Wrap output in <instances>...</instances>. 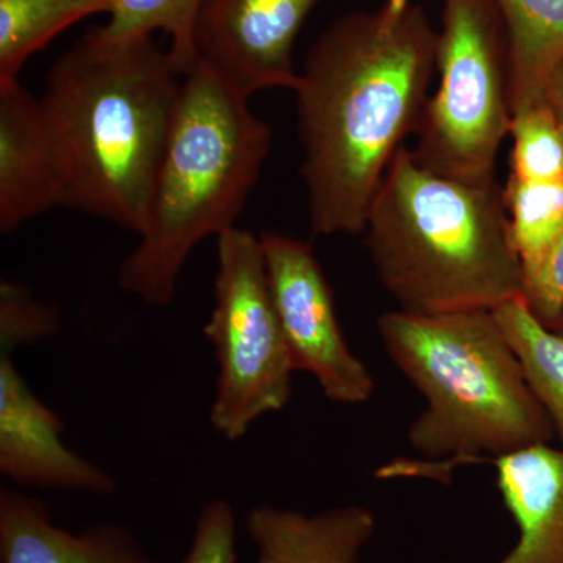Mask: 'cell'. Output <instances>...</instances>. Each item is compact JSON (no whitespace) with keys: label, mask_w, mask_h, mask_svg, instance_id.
Segmentation results:
<instances>
[{"label":"cell","mask_w":563,"mask_h":563,"mask_svg":"<svg viewBox=\"0 0 563 563\" xmlns=\"http://www.w3.org/2000/svg\"><path fill=\"white\" fill-rule=\"evenodd\" d=\"M184 74L154 36L81 35L52 65L41 102L65 169L62 207L144 231Z\"/></svg>","instance_id":"cell-2"},{"label":"cell","mask_w":563,"mask_h":563,"mask_svg":"<svg viewBox=\"0 0 563 563\" xmlns=\"http://www.w3.org/2000/svg\"><path fill=\"white\" fill-rule=\"evenodd\" d=\"M377 331L426 401L407 433L420 461L390 463L379 477L446 481L462 466L553 443V422L493 310H393L380 314Z\"/></svg>","instance_id":"cell-3"},{"label":"cell","mask_w":563,"mask_h":563,"mask_svg":"<svg viewBox=\"0 0 563 563\" xmlns=\"http://www.w3.org/2000/svg\"><path fill=\"white\" fill-rule=\"evenodd\" d=\"M318 2L202 0L192 32L196 60L217 70L247 98L273 88L295 90L299 73L292 49Z\"/></svg>","instance_id":"cell-9"},{"label":"cell","mask_w":563,"mask_h":563,"mask_svg":"<svg viewBox=\"0 0 563 563\" xmlns=\"http://www.w3.org/2000/svg\"><path fill=\"white\" fill-rule=\"evenodd\" d=\"M111 7L113 0H0V85L20 80L29 58L70 25Z\"/></svg>","instance_id":"cell-16"},{"label":"cell","mask_w":563,"mask_h":563,"mask_svg":"<svg viewBox=\"0 0 563 563\" xmlns=\"http://www.w3.org/2000/svg\"><path fill=\"white\" fill-rule=\"evenodd\" d=\"M60 417L41 401L14 366L0 354V473L11 483L38 490L107 496L117 479L63 440Z\"/></svg>","instance_id":"cell-10"},{"label":"cell","mask_w":563,"mask_h":563,"mask_svg":"<svg viewBox=\"0 0 563 563\" xmlns=\"http://www.w3.org/2000/svg\"><path fill=\"white\" fill-rule=\"evenodd\" d=\"M201 2L202 0H113L110 20L102 29L114 38L166 33L172 38L168 52L174 65L185 74L196 60L192 32Z\"/></svg>","instance_id":"cell-19"},{"label":"cell","mask_w":563,"mask_h":563,"mask_svg":"<svg viewBox=\"0 0 563 563\" xmlns=\"http://www.w3.org/2000/svg\"><path fill=\"white\" fill-rule=\"evenodd\" d=\"M203 333L217 358L213 431L239 442L291 399L292 363L274 307L261 236L232 228L217 236L214 306Z\"/></svg>","instance_id":"cell-7"},{"label":"cell","mask_w":563,"mask_h":563,"mask_svg":"<svg viewBox=\"0 0 563 563\" xmlns=\"http://www.w3.org/2000/svg\"><path fill=\"white\" fill-rule=\"evenodd\" d=\"M553 331L558 332V333H561V335L563 336V312L561 314V317H559V320L555 321V324L553 325Z\"/></svg>","instance_id":"cell-25"},{"label":"cell","mask_w":563,"mask_h":563,"mask_svg":"<svg viewBox=\"0 0 563 563\" xmlns=\"http://www.w3.org/2000/svg\"><path fill=\"white\" fill-rule=\"evenodd\" d=\"M563 443V336L537 320L523 296L493 310Z\"/></svg>","instance_id":"cell-17"},{"label":"cell","mask_w":563,"mask_h":563,"mask_svg":"<svg viewBox=\"0 0 563 563\" xmlns=\"http://www.w3.org/2000/svg\"><path fill=\"white\" fill-rule=\"evenodd\" d=\"M517 543L498 563H563V448L537 444L493 462Z\"/></svg>","instance_id":"cell-14"},{"label":"cell","mask_w":563,"mask_h":563,"mask_svg":"<svg viewBox=\"0 0 563 563\" xmlns=\"http://www.w3.org/2000/svg\"><path fill=\"white\" fill-rule=\"evenodd\" d=\"M376 528L372 510L358 504L314 514L261 504L246 517L255 563H361Z\"/></svg>","instance_id":"cell-13"},{"label":"cell","mask_w":563,"mask_h":563,"mask_svg":"<svg viewBox=\"0 0 563 563\" xmlns=\"http://www.w3.org/2000/svg\"><path fill=\"white\" fill-rule=\"evenodd\" d=\"M261 242L269 291L295 372L309 373L331 402H368L376 383L344 339L331 285L312 244L284 233H265Z\"/></svg>","instance_id":"cell-8"},{"label":"cell","mask_w":563,"mask_h":563,"mask_svg":"<svg viewBox=\"0 0 563 563\" xmlns=\"http://www.w3.org/2000/svg\"><path fill=\"white\" fill-rule=\"evenodd\" d=\"M509 41L512 113L544 102L551 74L563 63V0H495Z\"/></svg>","instance_id":"cell-15"},{"label":"cell","mask_w":563,"mask_h":563,"mask_svg":"<svg viewBox=\"0 0 563 563\" xmlns=\"http://www.w3.org/2000/svg\"><path fill=\"white\" fill-rule=\"evenodd\" d=\"M272 146V128L251 110L250 98L206 63H192L181 80L146 225L118 273L121 290L147 306L168 307L196 246L235 228Z\"/></svg>","instance_id":"cell-5"},{"label":"cell","mask_w":563,"mask_h":563,"mask_svg":"<svg viewBox=\"0 0 563 563\" xmlns=\"http://www.w3.org/2000/svg\"><path fill=\"white\" fill-rule=\"evenodd\" d=\"M60 312L54 303L41 301L24 285L0 282V354L51 339L60 329Z\"/></svg>","instance_id":"cell-21"},{"label":"cell","mask_w":563,"mask_h":563,"mask_svg":"<svg viewBox=\"0 0 563 563\" xmlns=\"http://www.w3.org/2000/svg\"><path fill=\"white\" fill-rule=\"evenodd\" d=\"M544 101L551 107V110L554 111L555 117L563 125V63L551 74L547 92H544Z\"/></svg>","instance_id":"cell-24"},{"label":"cell","mask_w":563,"mask_h":563,"mask_svg":"<svg viewBox=\"0 0 563 563\" xmlns=\"http://www.w3.org/2000/svg\"><path fill=\"white\" fill-rule=\"evenodd\" d=\"M437 73L415 161L454 179H492L514 120L509 41L495 0H443Z\"/></svg>","instance_id":"cell-6"},{"label":"cell","mask_w":563,"mask_h":563,"mask_svg":"<svg viewBox=\"0 0 563 563\" xmlns=\"http://www.w3.org/2000/svg\"><path fill=\"white\" fill-rule=\"evenodd\" d=\"M503 198L526 280L539 269L562 232L563 181L507 179Z\"/></svg>","instance_id":"cell-18"},{"label":"cell","mask_w":563,"mask_h":563,"mask_svg":"<svg viewBox=\"0 0 563 563\" xmlns=\"http://www.w3.org/2000/svg\"><path fill=\"white\" fill-rule=\"evenodd\" d=\"M523 298L537 320L553 328L563 312V229L542 265L525 280Z\"/></svg>","instance_id":"cell-23"},{"label":"cell","mask_w":563,"mask_h":563,"mask_svg":"<svg viewBox=\"0 0 563 563\" xmlns=\"http://www.w3.org/2000/svg\"><path fill=\"white\" fill-rule=\"evenodd\" d=\"M65 169L41 98L20 80L0 85V232L62 206Z\"/></svg>","instance_id":"cell-11"},{"label":"cell","mask_w":563,"mask_h":563,"mask_svg":"<svg viewBox=\"0 0 563 563\" xmlns=\"http://www.w3.org/2000/svg\"><path fill=\"white\" fill-rule=\"evenodd\" d=\"M363 232L374 273L402 312L495 310L523 296V266L496 177L442 176L402 147Z\"/></svg>","instance_id":"cell-4"},{"label":"cell","mask_w":563,"mask_h":563,"mask_svg":"<svg viewBox=\"0 0 563 563\" xmlns=\"http://www.w3.org/2000/svg\"><path fill=\"white\" fill-rule=\"evenodd\" d=\"M439 31L415 0L332 22L296 85L301 177L313 235H355L402 141L417 133Z\"/></svg>","instance_id":"cell-1"},{"label":"cell","mask_w":563,"mask_h":563,"mask_svg":"<svg viewBox=\"0 0 563 563\" xmlns=\"http://www.w3.org/2000/svg\"><path fill=\"white\" fill-rule=\"evenodd\" d=\"M236 531L232 504L211 499L196 518L190 548L179 563H236Z\"/></svg>","instance_id":"cell-22"},{"label":"cell","mask_w":563,"mask_h":563,"mask_svg":"<svg viewBox=\"0 0 563 563\" xmlns=\"http://www.w3.org/2000/svg\"><path fill=\"white\" fill-rule=\"evenodd\" d=\"M0 563H154L128 526L101 521L73 532L55 523L46 504L0 490Z\"/></svg>","instance_id":"cell-12"},{"label":"cell","mask_w":563,"mask_h":563,"mask_svg":"<svg viewBox=\"0 0 563 563\" xmlns=\"http://www.w3.org/2000/svg\"><path fill=\"white\" fill-rule=\"evenodd\" d=\"M507 179L563 181V125L547 101L514 114Z\"/></svg>","instance_id":"cell-20"}]
</instances>
